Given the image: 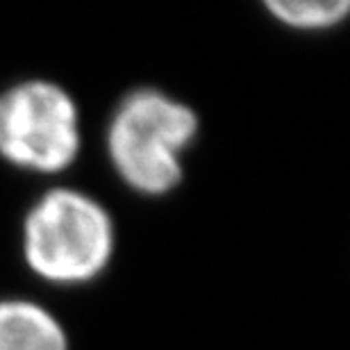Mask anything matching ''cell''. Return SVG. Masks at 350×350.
I'll use <instances>...</instances> for the list:
<instances>
[{"instance_id":"obj_2","label":"cell","mask_w":350,"mask_h":350,"mask_svg":"<svg viewBox=\"0 0 350 350\" xmlns=\"http://www.w3.org/2000/svg\"><path fill=\"white\" fill-rule=\"evenodd\" d=\"M23 248L30 269L57 284L96 278L114 253V226L98 200L55 189L25 216Z\"/></svg>"},{"instance_id":"obj_5","label":"cell","mask_w":350,"mask_h":350,"mask_svg":"<svg viewBox=\"0 0 350 350\" xmlns=\"http://www.w3.org/2000/svg\"><path fill=\"white\" fill-rule=\"evenodd\" d=\"M273 16L300 30H323L346 16L350 5L346 0H269Z\"/></svg>"},{"instance_id":"obj_4","label":"cell","mask_w":350,"mask_h":350,"mask_svg":"<svg viewBox=\"0 0 350 350\" xmlns=\"http://www.w3.org/2000/svg\"><path fill=\"white\" fill-rule=\"evenodd\" d=\"M0 350H68L57 319L27 300L0 303Z\"/></svg>"},{"instance_id":"obj_1","label":"cell","mask_w":350,"mask_h":350,"mask_svg":"<svg viewBox=\"0 0 350 350\" xmlns=\"http://www.w3.org/2000/svg\"><path fill=\"white\" fill-rule=\"evenodd\" d=\"M198 132V116L157 89H137L116 107L107 152L116 173L139 193L162 196L182 180L180 155Z\"/></svg>"},{"instance_id":"obj_3","label":"cell","mask_w":350,"mask_h":350,"mask_svg":"<svg viewBox=\"0 0 350 350\" xmlns=\"http://www.w3.org/2000/svg\"><path fill=\"white\" fill-rule=\"evenodd\" d=\"M78 107L64 89L27 80L0 94V155L39 173H57L78 157Z\"/></svg>"}]
</instances>
